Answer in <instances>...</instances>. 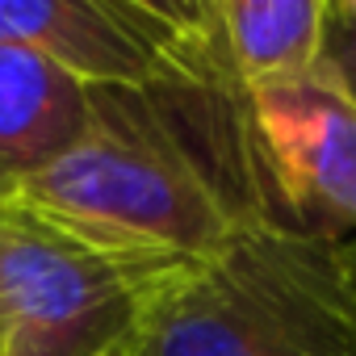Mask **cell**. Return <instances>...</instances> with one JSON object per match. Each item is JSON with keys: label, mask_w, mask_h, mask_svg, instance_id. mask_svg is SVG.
<instances>
[{"label": "cell", "mask_w": 356, "mask_h": 356, "mask_svg": "<svg viewBox=\"0 0 356 356\" xmlns=\"http://www.w3.org/2000/svg\"><path fill=\"white\" fill-rule=\"evenodd\" d=\"M352 264H356V239H352Z\"/></svg>", "instance_id": "30bf717a"}, {"label": "cell", "mask_w": 356, "mask_h": 356, "mask_svg": "<svg viewBox=\"0 0 356 356\" xmlns=\"http://www.w3.org/2000/svg\"><path fill=\"white\" fill-rule=\"evenodd\" d=\"M168 264L126 260L0 202V356L122 352L151 277Z\"/></svg>", "instance_id": "3957f363"}, {"label": "cell", "mask_w": 356, "mask_h": 356, "mask_svg": "<svg viewBox=\"0 0 356 356\" xmlns=\"http://www.w3.org/2000/svg\"><path fill=\"white\" fill-rule=\"evenodd\" d=\"M0 47L42 55L88 88L168 80L159 51L130 17L126 0H0Z\"/></svg>", "instance_id": "5b68a950"}, {"label": "cell", "mask_w": 356, "mask_h": 356, "mask_svg": "<svg viewBox=\"0 0 356 356\" xmlns=\"http://www.w3.org/2000/svg\"><path fill=\"white\" fill-rule=\"evenodd\" d=\"M109 356H126V352H109Z\"/></svg>", "instance_id": "7c38bea8"}, {"label": "cell", "mask_w": 356, "mask_h": 356, "mask_svg": "<svg viewBox=\"0 0 356 356\" xmlns=\"http://www.w3.org/2000/svg\"><path fill=\"white\" fill-rule=\"evenodd\" d=\"M88 130L17 206L126 260H197L252 227H289L256 151L248 92L155 80L88 88Z\"/></svg>", "instance_id": "6da1fadb"}, {"label": "cell", "mask_w": 356, "mask_h": 356, "mask_svg": "<svg viewBox=\"0 0 356 356\" xmlns=\"http://www.w3.org/2000/svg\"><path fill=\"white\" fill-rule=\"evenodd\" d=\"M0 352H5V335H0Z\"/></svg>", "instance_id": "8fae6325"}, {"label": "cell", "mask_w": 356, "mask_h": 356, "mask_svg": "<svg viewBox=\"0 0 356 356\" xmlns=\"http://www.w3.org/2000/svg\"><path fill=\"white\" fill-rule=\"evenodd\" d=\"M327 0H214L218 76L231 92L318 67Z\"/></svg>", "instance_id": "52a82bcc"}, {"label": "cell", "mask_w": 356, "mask_h": 356, "mask_svg": "<svg viewBox=\"0 0 356 356\" xmlns=\"http://www.w3.org/2000/svg\"><path fill=\"white\" fill-rule=\"evenodd\" d=\"M92 92L59 63L0 47V202L51 168L88 130Z\"/></svg>", "instance_id": "8992f818"}, {"label": "cell", "mask_w": 356, "mask_h": 356, "mask_svg": "<svg viewBox=\"0 0 356 356\" xmlns=\"http://www.w3.org/2000/svg\"><path fill=\"white\" fill-rule=\"evenodd\" d=\"M248 113L285 222L343 243L356 231V105L310 72L248 88Z\"/></svg>", "instance_id": "277c9868"}, {"label": "cell", "mask_w": 356, "mask_h": 356, "mask_svg": "<svg viewBox=\"0 0 356 356\" xmlns=\"http://www.w3.org/2000/svg\"><path fill=\"white\" fill-rule=\"evenodd\" d=\"M126 356H356L352 239L293 227L239 231L210 256L159 268Z\"/></svg>", "instance_id": "7a4b0ae2"}, {"label": "cell", "mask_w": 356, "mask_h": 356, "mask_svg": "<svg viewBox=\"0 0 356 356\" xmlns=\"http://www.w3.org/2000/svg\"><path fill=\"white\" fill-rule=\"evenodd\" d=\"M331 17H335L339 26L356 30V0H335V5H331Z\"/></svg>", "instance_id": "9c48e42d"}, {"label": "cell", "mask_w": 356, "mask_h": 356, "mask_svg": "<svg viewBox=\"0 0 356 356\" xmlns=\"http://www.w3.org/2000/svg\"><path fill=\"white\" fill-rule=\"evenodd\" d=\"M343 101L356 105V30L339 26L331 17V5H327V34H323V55H318V67H314Z\"/></svg>", "instance_id": "ba28073f"}]
</instances>
